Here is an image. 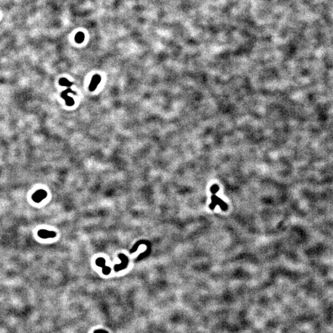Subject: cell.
<instances>
[{"mask_svg": "<svg viewBox=\"0 0 333 333\" xmlns=\"http://www.w3.org/2000/svg\"><path fill=\"white\" fill-rule=\"evenodd\" d=\"M46 196H47V193L43 190H38L33 194L32 196V199L35 202L38 203L41 202L42 200L46 198Z\"/></svg>", "mask_w": 333, "mask_h": 333, "instance_id": "obj_1", "label": "cell"}, {"mask_svg": "<svg viewBox=\"0 0 333 333\" xmlns=\"http://www.w3.org/2000/svg\"><path fill=\"white\" fill-rule=\"evenodd\" d=\"M101 77L100 75L96 74V75H93V77H92V80L91 81L90 85L89 86L90 91H95L96 90V87H98V85H99V83L101 82Z\"/></svg>", "mask_w": 333, "mask_h": 333, "instance_id": "obj_2", "label": "cell"}, {"mask_svg": "<svg viewBox=\"0 0 333 333\" xmlns=\"http://www.w3.org/2000/svg\"><path fill=\"white\" fill-rule=\"evenodd\" d=\"M69 92H71V93H75V91H72V90H71L70 88H68L67 90L64 91H63V92L62 93V94H61V96H62V98H63L64 100L66 101V104L68 106H73V105L75 104V101H74V100H73L71 97H70V96H68L67 94H68V93H69Z\"/></svg>", "mask_w": 333, "mask_h": 333, "instance_id": "obj_3", "label": "cell"}, {"mask_svg": "<svg viewBox=\"0 0 333 333\" xmlns=\"http://www.w3.org/2000/svg\"><path fill=\"white\" fill-rule=\"evenodd\" d=\"M38 235L41 238H52L54 237L56 235V234L54 232H49L45 230H41L38 232Z\"/></svg>", "mask_w": 333, "mask_h": 333, "instance_id": "obj_4", "label": "cell"}, {"mask_svg": "<svg viewBox=\"0 0 333 333\" xmlns=\"http://www.w3.org/2000/svg\"><path fill=\"white\" fill-rule=\"evenodd\" d=\"M96 264L98 266L103 268V273L105 274H108L110 272V268L105 266V260L103 258H98L96 260Z\"/></svg>", "mask_w": 333, "mask_h": 333, "instance_id": "obj_5", "label": "cell"}, {"mask_svg": "<svg viewBox=\"0 0 333 333\" xmlns=\"http://www.w3.org/2000/svg\"><path fill=\"white\" fill-rule=\"evenodd\" d=\"M84 40H85V34L83 32H79L75 35V41L77 43H82L84 41Z\"/></svg>", "mask_w": 333, "mask_h": 333, "instance_id": "obj_6", "label": "cell"}, {"mask_svg": "<svg viewBox=\"0 0 333 333\" xmlns=\"http://www.w3.org/2000/svg\"><path fill=\"white\" fill-rule=\"evenodd\" d=\"M59 83L60 85H62V86H65V87H70L73 83H71L70 82H69L67 79L66 78H62L59 80Z\"/></svg>", "mask_w": 333, "mask_h": 333, "instance_id": "obj_7", "label": "cell"}, {"mask_svg": "<svg viewBox=\"0 0 333 333\" xmlns=\"http://www.w3.org/2000/svg\"><path fill=\"white\" fill-rule=\"evenodd\" d=\"M93 333H109L106 330H102V329H100V330H96L94 331Z\"/></svg>", "mask_w": 333, "mask_h": 333, "instance_id": "obj_8", "label": "cell"}]
</instances>
